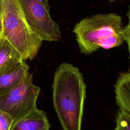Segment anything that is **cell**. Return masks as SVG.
Instances as JSON below:
<instances>
[{
  "mask_svg": "<svg viewBox=\"0 0 130 130\" xmlns=\"http://www.w3.org/2000/svg\"><path fill=\"white\" fill-rule=\"evenodd\" d=\"M52 88L54 108L63 130H81L86 85L79 69L61 63L54 73Z\"/></svg>",
  "mask_w": 130,
  "mask_h": 130,
  "instance_id": "cell-1",
  "label": "cell"
},
{
  "mask_svg": "<svg viewBox=\"0 0 130 130\" xmlns=\"http://www.w3.org/2000/svg\"><path fill=\"white\" fill-rule=\"evenodd\" d=\"M122 17L113 13H100L85 17L73 29L81 53L90 54L100 48L110 49L124 42Z\"/></svg>",
  "mask_w": 130,
  "mask_h": 130,
  "instance_id": "cell-2",
  "label": "cell"
},
{
  "mask_svg": "<svg viewBox=\"0 0 130 130\" xmlns=\"http://www.w3.org/2000/svg\"><path fill=\"white\" fill-rule=\"evenodd\" d=\"M1 17L3 38L17 50L24 60H32L43 41L28 25L20 0H2Z\"/></svg>",
  "mask_w": 130,
  "mask_h": 130,
  "instance_id": "cell-3",
  "label": "cell"
},
{
  "mask_svg": "<svg viewBox=\"0 0 130 130\" xmlns=\"http://www.w3.org/2000/svg\"><path fill=\"white\" fill-rule=\"evenodd\" d=\"M40 91V87L33 83L32 74L28 73L18 84L0 96V109L15 121L37 108Z\"/></svg>",
  "mask_w": 130,
  "mask_h": 130,
  "instance_id": "cell-4",
  "label": "cell"
},
{
  "mask_svg": "<svg viewBox=\"0 0 130 130\" xmlns=\"http://www.w3.org/2000/svg\"><path fill=\"white\" fill-rule=\"evenodd\" d=\"M31 31L43 42H57L61 39L58 24L50 15L49 10L36 0H20Z\"/></svg>",
  "mask_w": 130,
  "mask_h": 130,
  "instance_id": "cell-5",
  "label": "cell"
},
{
  "mask_svg": "<svg viewBox=\"0 0 130 130\" xmlns=\"http://www.w3.org/2000/svg\"><path fill=\"white\" fill-rule=\"evenodd\" d=\"M46 113L37 108L13 122L10 130H49Z\"/></svg>",
  "mask_w": 130,
  "mask_h": 130,
  "instance_id": "cell-6",
  "label": "cell"
},
{
  "mask_svg": "<svg viewBox=\"0 0 130 130\" xmlns=\"http://www.w3.org/2000/svg\"><path fill=\"white\" fill-rule=\"evenodd\" d=\"M29 67L24 60L0 75V96L18 84L29 73Z\"/></svg>",
  "mask_w": 130,
  "mask_h": 130,
  "instance_id": "cell-7",
  "label": "cell"
},
{
  "mask_svg": "<svg viewBox=\"0 0 130 130\" xmlns=\"http://www.w3.org/2000/svg\"><path fill=\"white\" fill-rule=\"evenodd\" d=\"M116 103L130 112V72L119 74L114 85Z\"/></svg>",
  "mask_w": 130,
  "mask_h": 130,
  "instance_id": "cell-8",
  "label": "cell"
},
{
  "mask_svg": "<svg viewBox=\"0 0 130 130\" xmlns=\"http://www.w3.org/2000/svg\"><path fill=\"white\" fill-rule=\"evenodd\" d=\"M23 60L17 50L5 38L0 40V75Z\"/></svg>",
  "mask_w": 130,
  "mask_h": 130,
  "instance_id": "cell-9",
  "label": "cell"
},
{
  "mask_svg": "<svg viewBox=\"0 0 130 130\" xmlns=\"http://www.w3.org/2000/svg\"><path fill=\"white\" fill-rule=\"evenodd\" d=\"M116 128L119 130H130V112L119 108L116 116Z\"/></svg>",
  "mask_w": 130,
  "mask_h": 130,
  "instance_id": "cell-10",
  "label": "cell"
},
{
  "mask_svg": "<svg viewBox=\"0 0 130 130\" xmlns=\"http://www.w3.org/2000/svg\"><path fill=\"white\" fill-rule=\"evenodd\" d=\"M13 122L10 115L0 109V130H10Z\"/></svg>",
  "mask_w": 130,
  "mask_h": 130,
  "instance_id": "cell-11",
  "label": "cell"
},
{
  "mask_svg": "<svg viewBox=\"0 0 130 130\" xmlns=\"http://www.w3.org/2000/svg\"><path fill=\"white\" fill-rule=\"evenodd\" d=\"M126 16L128 18V22L125 26L124 27L123 31V36L124 41L126 42L127 45V49L129 54V59L130 62V5L128 6V11L126 13ZM130 72V68H129Z\"/></svg>",
  "mask_w": 130,
  "mask_h": 130,
  "instance_id": "cell-12",
  "label": "cell"
},
{
  "mask_svg": "<svg viewBox=\"0 0 130 130\" xmlns=\"http://www.w3.org/2000/svg\"><path fill=\"white\" fill-rule=\"evenodd\" d=\"M38 2L43 5L46 8H47L48 10H50V7L49 4L48 0H36Z\"/></svg>",
  "mask_w": 130,
  "mask_h": 130,
  "instance_id": "cell-13",
  "label": "cell"
},
{
  "mask_svg": "<svg viewBox=\"0 0 130 130\" xmlns=\"http://www.w3.org/2000/svg\"><path fill=\"white\" fill-rule=\"evenodd\" d=\"M3 22H2L1 15H0V40L3 38Z\"/></svg>",
  "mask_w": 130,
  "mask_h": 130,
  "instance_id": "cell-14",
  "label": "cell"
},
{
  "mask_svg": "<svg viewBox=\"0 0 130 130\" xmlns=\"http://www.w3.org/2000/svg\"><path fill=\"white\" fill-rule=\"evenodd\" d=\"M2 0H0V15L2 14Z\"/></svg>",
  "mask_w": 130,
  "mask_h": 130,
  "instance_id": "cell-15",
  "label": "cell"
},
{
  "mask_svg": "<svg viewBox=\"0 0 130 130\" xmlns=\"http://www.w3.org/2000/svg\"><path fill=\"white\" fill-rule=\"evenodd\" d=\"M110 2H114V1H115L116 0H108Z\"/></svg>",
  "mask_w": 130,
  "mask_h": 130,
  "instance_id": "cell-16",
  "label": "cell"
},
{
  "mask_svg": "<svg viewBox=\"0 0 130 130\" xmlns=\"http://www.w3.org/2000/svg\"><path fill=\"white\" fill-rule=\"evenodd\" d=\"M113 130H119V129H118L117 128H115V129H113Z\"/></svg>",
  "mask_w": 130,
  "mask_h": 130,
  "instance_id": "cell-17",
  "label": "cell"
}]
</instances>
